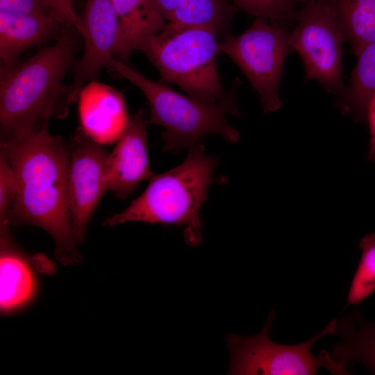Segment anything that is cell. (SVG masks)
Listing matches in <instances>:
<instances>
[{
	"label": "cell",
	"instance_id": "cell-21",
	"mask_svg": "<svg viewBox=\"0 0 375 375\" xmlns=\"http://www.w3.org/2000/svg\"><path fill=\"white\" fill-rule=\"evenodd\" d=\"M247 13L280 23L294 21L297 11L292 0H232Z\"/></svg>",
	"mask_w": 375,
	"mask_h": 375
},
{
	"label": "cell",
	"instance_id": "cell-3",
	"mask_svg": "<svg viewBox=\"0 0 375 375\" xmlns=\"http://www.w3.org/2000/svg\"><path fill=\"white\" fill-rule=\"evenodd\" d=\"M217 165L215 157L206 155L202 144H195L181 164L153 174L145 190L124 210L108 217L103 225L143 222L184 226L187 243L198 246L202 241L199 212Z\"/></svg>",
	"mask_w": 375,
	"mask_h": 375
},
{
	"label": "cell",
	"instance_id": "cell-18",
	"mask_svg": "<svg viewBox=\"0 0 375 375\" xmlns=\"http://www.w3.org/2000/svg\"><path fill=\"white\" fill-rule=\"evenodd\" d=\"M356 57L349 84L338 103L344 114L362 121L375 93V41L366 45Z\"/></svg>",
	"mask_w": 375,
	"mask_h": 375
},
{
	"label": "cell",
	"instance_id": "cell-12",
	"mask_svg": "<svg viewBox=\"0 0 375 375\" xmlns=\"http://www.w3.org/2000/svg\"><path fill=\"white\" fill-rule=\"evenodd\" d=\"M81 127L99 144L117 141L129 116L122 95L103 85L84 88L80 96Z\"/></svg>",
	"mask_w": 375,
	"mask_h": 375
},
{
	"label": "cell",
	"instance_id": "cell-11",
	"mask_svg": "<svg viewBox=\"0 0 375 375\" xmlns=\"http://www.w3.org/2000/svg\"><path fill=\"white\" fill-rule=\"evenodd\" d=\"M147 122L143 110L129 116L114 149L109 153L108 188L120 199H126L142 181L153 175L149 168Z\"/></svg>",
	"mask_w": 375,
	"mask_h": 375
},
{
	"label": "cell",
	"instance_id": "cell-25",
	"mask_svg": "<svg viewBox=\"0 0 375 375\" xmlns=\"http://www.w3.org/2000/svg\"><path fill=\"white\" fill-rule=\"evenodd\" d=\"M365 119L367 121L370 134L367 159L375 163V93L368 103Z\"/></svg>",
	"mask_w": 375,
	"mask_h": 375
},
{
	"label": "cell",
	"instance_id": "cell-24",
	"mask_svg": "<svg viewBox=\"0 0 375 375\" xmlns=\"http://www.w3.org/2000/svg\"><path fill=\"white\" fill-rule=\"evenodd\" d=\"M0 10L51 17L44 0H0Z\"/></svg>",
	"mask_w": 375,
	"mask_h": 375
},
{
	"label": "cell",
	"instance_id": "cell-9",
	"mask_svg": "<svg viewBox=\"0 0 375 375\" xmlns=\"http://www.w3.org/2000/svg\"><path fill=\"white\" fill-rule=\"evenodd\" d=\"M68 191L74 238L80 244L88 222L104 194L109 191L107 164L109 153L81 127L69 145Z\"/></svg>",
	"mask_w": 375,
	"mask_h": 375
},
{
	"label": "cell",
	"instance_id": "cell-2",
	"mask_svg": "<svg viewBox=\"0 0 375 375\" xmlns=\"http://www.w3.org/2000/svg\"><path fill=\"white\" fill-rule=\"evenodd\" d=\"M73 26L64 27L56 42L19 65L1 69V140L20 138L47 126L51 117L65 118L72 106L62 80L78 46Z\"/></svg>",
	"mask_w": 375,
	"mask_h": 375
},
{
	"label": "cell",
	"instance_id": "cell-16",
	"mask_svg": "<svg viewBox=\"0 0 375 375\" xmlns=\"http://www.w3.org/2000/svg\"><path fill=\"white\" fill-rule=\"evenodd\" d=\"M120 26L117 59L126 62L149 38L159 33L166 22L151 0H112Z\"/></svg>",
	"mask_w": 375,
	"mask_h": 375
},
{
	"label": "cell",
	"instance_id": "cell-26",
	"mask_svg": "<svg viewBox=\"0 0 375 375\" xmlns=\"http://www.w3.org/2000/svg\"><path fill=\"white\" fill-rule=\"evenodd\" d=\"M294 3H297V2H299V3H301L303 4H306L307 3H309V2H311L312 1H315V0H292Z\"/></svg>",
	"mask_w": 375,
	"mask_h": 375
},
{
	"label": "cell",
	"instance_id": "cell-17",
	"mask_svg": "<svg viewBox=\"0 0 375 375\" xmlns=\"http://www.w3.org/2000/svg\"><path fill=\"white\" fill-rule=\"evenodd\" d=\"M335 334L341 340L333 347V358L345 367L348 363H361L375 374V322L353 310L336 319Z\"/></svg>",
	"mask_w": 375,
	"mask_h": 375
},
{
	"label": "cell",
	"instance_id": "cell-22",
	"mask_svg": "<svg viewBox=\"0 0 375 375\" xmlns=\"http://www.w3.org/2000/svg\"><path fill=\"white\" fill-rule=\"evenodd\" d=\"M17 191L16 174L10 162L0 154V224L1 233L9 231L10 214Z\"/></svg>",
	"mask_w": 375,
	"mask_h": 375
},
{
	"label": "cell",
	"instance_id": "cell-10",
	"mask_svg": "<svg viewBox=\"0 0 375 375\" xmlns=\"http://www.w3.org/2000/svg\"><path fill=\"white\" fill-rule=\"evenodd\" d=\"M84 51L76 62L72 83L65 86L71 105L86 84L95 81L110 60L117 56L120 26L112 0H86L81 18Z\"/></svg>",
	"mask_w": 375,
	"mask_h": 375
},
{
	"label": "cell",
	"instance_id": "cell-13",
	"mask_svg": "<svg viewBox=\"0 0 375 375\" xmlns=\"http://www.w3.org/2000/svg\"><path fill=\"white\" fill-rule=\"evenodd\" d=\"M61 26L47 15L0 10L1 69L14 66L24 51L46 41Z\"/></svg>",
	"mask_w": 375,
	"mask_h": 375
},
{
	"label": "cell",
	"instance_id": "cell-14",
	"mask_svg": "<svg viewBox=\"0 0 375 375\" xmlns=\"http://www.w3.org/2000/svg\"><path fill=\"white\" fill-rule=\"evenodd\" d=\"M0 305L3 312L14 311L32 300L35 276L26 256L15 245L10 233H1Z\"/></svg>",
	"mask_w": 375,
	"mask_h": 375
},
{
	"label": "cell",
	"instance_id": "cell-19",
	"mask_svg": "<svg viewBox=\"0 0 375 375\" xmlns=\"http://www.w3.org/2000/svg\"><path fill=\"white\" fill-rule=\"evenodd\" d=\"M352 53L375 41V0H330Z\"/></svg>",
	"mask_w": 375,
	"mask_h": 375
},
{
	"label": "cell",
	"instance_id": "cell-23",
	"mask_svg": "<svg viewBox=\"0 0 375 375\" xmlns=\"http://www.w3.org/2000/svg\"><path fill=\"white\" fill-rule=\"evenodd\" d=\"M49 15L63 26H73L82 36L81 18L75 12L72 0H44Z\"/></svg>",
	"mask_w": 375,
	"mask_h": 375
},
{
	"label": "cell",
	"instance_id": "cell-20",
	"mask_svg": "<svg viewBox=\"0 0 375 375\" xmlns=\"http://www.w3.org/2000/svg\"><path fill=\"white\" fill-rule=\"evenodd\" d=\"M361 256L347 297V306L356 305L375 292V233L365 235L360 241Z\"/></svg>",
	"mask_w": 375,
	"mask_h": 375
},
{
	"label": "cell",
	"instance_id": "cell-4",
	"mask_svg": "<svg viewBox=\"0 0 375 375\" xmlns=\"http://www.w3.org/2000/svg\"><path fill=\"white\" fill-rule=\"evenodd\" d=\"M107 67L128 80L146 97L150 106L148 122L165 128L162 138L165 150L192 147L204 135L211 133L231 142H238V131L230 125L227 115H240L235 103L239 80L220 101L209 105L181 94L162 81L147 78L117 58H111Z\"/></svg>",
	"mask_w": 375,
	"mask_h": 375
},
{
	"label": "cell",
	"instance_id": "cell-7",
	"mask_svg": "<svg viewBox=\"0 0 375 375\" xmlns=\"http://www.w3.org/2000/svg\"><path fill=\"white\" fill-rule=\"evenodd\" d=\"M290 33L292 50L301 57L307 79L318 81L339 101L346 86L342 79L344 31L330 0H315L297 11Z\"/></svg>",
	"mask_w": 375,
	"mask_h": 375
},
{
	"label": "cell",
	"instance_id": "cell-6",
	"mask_svg": "<svg viewBox=\"0 0 375 375\" xmlns=\"http://www.w3.org/2000/svg\"><path fill=\"white\" fill-rule=\"evenodd\" d=\"M275 317V312H271L265 327L255 336L226 335L231 355L228 374L312 375L321 367L333 374H349L347 368L336 362L328 352L323 350L318 356L312 353L316 341L335 334L336 319L306 342L288 345L274 342L269 337V330Z\"/></svg>",
	"mask_w": 375,
	"mask_h": 375
},
{
	"label": "cell",
	"instance_id": "cell-15",
	"mask_svg": "<svg viewBox=\"0 0 375 375\" xmlns=\"http://www.w3.org/2000/svg\"><path fill=\"white\" fill-rule=\"evenodd\" d=\"M166 23L204 26L219 35H229L235 9L228 0H151Z\"/></svg>",
	"mask_w": 375,
	"mask_h": 375
},
{
	"label": "cell",
	"instance_id": "cell-5",
	"mask_svg": "<svg viewBox=\"0 0 375 375\" xmlns=\"http://www.w3.org/2000/svg\"><path fill=\"white\" fill-rule=\"evenodd\" d=\"M219 36L212 28L166 23L140 50L159 72L160 81L175 84L190 97L211 105L226 95L217 69Z\"/></svg>",
	"mask_w": 375,
	"mask_h": 375
},
{
	"label": "cell",
	"instance_id": "cell-1",
	"mask_svg": "<svg viewBox=\"0 0 375 375\" xmlns=\"http://www.w3.org/2000/svg\"><path fill=\"white\" fill-rule=\"evenodd\" d=\"M0 145V154L10 162L17 181L10 224L42 228L52 237L58 259L78 262L69 203V147L47 126L1 140Z\"/></svg>",
	"mask_w": 375,
	"mask_h": 375
},
{
	"label": "cell",
	"instance_id": "cell-8",
	"mask_svg": "<svg viewBox=\"0 0 375 375\" xmlns=\"http://www.w3.org/2000/svg\"><path fill=\"white\" fill-rule=\"evenodd\" d=\"M241 69L260 97L267 113L281 107L279 83L291 49L290 33L282 23L256 17L251 26L239 35H228L219 43Z\"/></svg>",
	"mask_w": 375,
	"mask_h": 375
}]
</instances>
